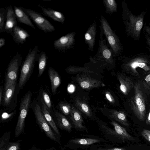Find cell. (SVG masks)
Instances as JSON below:
<instances>
[{
    "label": "cell",
    "mask_w": 150,
    "mask_h": 150,
    "mask_svg": "<svg viewBox=\"0 0 150 150\" xmlns=\"http://www.w3.org/2000/svg\"><path fill=\"white\" fill-rule=\"evenodd\" d=\"M39 50L36 45L33 48L30 47L24 62L22 65L18 83L19 90L25 86L33 72L36 61H37Z\"/></svg>",
    "instance_id": "cell-1"
},
{
    "label": "cell",
    "mask_w": 150,
    "mask_h": 150,
    "mask_svg": "<svg viewBox=\"0 0 150 150\" xmlns=\"http://www.w3.org/2000/svg\"><path fill=\"white\" fill-rule=\"evenodd\" d=\"M134 93L130 100V105L133 112L140 121H144L146 116V108L144 93L139 82L134 86Z\"/></svg>",
    "instance_id": "cell-2"
},
{
    "label": "cell",
    "mask_w": 150,
    "mask_h": 150,
    "mask_svg": "<svg viewBox=\"0 0 150 150\" xmlns=\"http://www.w3.org/2000/svg\"><path fill=\"white\" fill-rule=\"evenodd\" d=\"M22 56L17 53L11 58L6 69L3 88L4 91L13 83L17 82L18 73L21 65Z\"/></svg>",
    "instance_id": "cell-3"
},
{
    "label": "cell",
    "mask_w": 150,
    "mask_h": 150,
    "mask_svg": "<svg viewBox=\"0 0 150 150\" xmlns=\"http://www.w3.org/2000/svg\"><path fill=\"white\" fill-rule=\"evenodd\" d=\"M32 93L28 91L21 100L19 106V112L15 129V136H20L23 132L25 122L31 102Z\"/></svg>",
    "instance_id": "cell-4"
},
{
    "label": "cell",
    "mask_w": 150,
    "mask_h": 150,
    "mask_svg": "<svg viewBox=\"0 0 150 150\" xmlns=\"http://www.w3.org/2000/svg\"><path fill=\"white\" fill-rule=\"evenodd\" d=\"M100 32L97 52L93 58L95 60L100 61L105 63L112 64L115 56L108 45L106 40L103 38V33L100 28Z\"/></svg>",
    "instance_id": "cell-5"
},
{
    "label": "cell",
    "mask_w": 150,
    "mask_h": 150,
    "mask_svg": "<svg viewBox=\"0 0 150 150\" xmlns=\"http://www.w3.org/2000/svg\"><path fill=\"white\" fill-rule=\"evenodd\" d=\"M32 104L31 107L36 120L40 128L49 138L60 144L59 141L44 117L39 104L35 101Z\"/></svg>",
    "instance_id": "cell-6"
},
{
    "label": "cell",
    "mask_w": 150,
    "mask_h": 150,
    "mask_svg": "<svg viewBox=\"0 0 150 150\" xmlns=\"http://www.w3.org/2000/svg\"><path fill=\"white\" fill-rule=\"evenodd\" d=\"M100 22V28L106 38L108 45L116 55L120 49L117 37L107 20L103 16L101 17Z\"/></svg>",
    "instance_id": "cell-7"
},
{
    "label": "cell",
    "mask_w": 150,
    "mask_h": 150,
    "mask_svg": "<svg viewBox=\"0 0 150 150\" xmlns=\"http://www.w3.org/2000/svg\"><path fill=\"white\" fill-rule=\"evenodd\" d=\"M35 23L38 28L45 33L54 31L55 28L52 24L41 14L32 9L20 7Z\"/></svg>",
    "instance_id": "cell-8"
},
{
    "label": "cell",
    "mask_w": 150,
    "mask_h": 150,
    "mask_svg": "<svg viewBox=\"0 0 150 150\" xmlns=\"http://www.w3.org/2000/svg\"><path fill=\"white\" fill-rule=\"evenodd\" d=\"M76 34L74 32L69 33L55 40L53 43L54 48L62 52L71 49L75 44Z\"/></svg>",
    "instance_id": "cell-9"
},
{
    "label": "cell",
    "mask_w": 150,
    "mask_h": 150,
    "mask_svg": "<svg viewBox=\"0 0 150 150\" xmlns=\"http://www.w3.org/2000/svg\"><path fill=\"white\" fill-rule=\"evenodd\" d=\"M76 80L81 87L85 89L97 88L102 85L100 81L85 74L77 75Z\"/></svg>",
    "instance_id": "cell-10"
},
{
    "label": "cell",
    "mask_w": 150,
    "mask_h": 150,
    "mask_svg": "<svg viewBox=\"0 0 150 150\" xmlns=\"http://www.w3.org/2000/svg\"><path fill=\"white\" fill-rule=\"evenodd\" d=\"M52 113L53 119L56 125L60 129L70 132L72 126L65 117L54 107L52 108Z\"/></svg>",
    "instance_id": "cell-11"
},
{
    "label": "cell",
    "mask_w": 150,
    "mask_h": 150,
    "mask_svg": "<svg viewBox=\"0 0 150 150\" xmlns=\"http://www.w3.org/2000/svg\"><path fill=\"white\" fill-rule=\"evenodd\" d=\"M11 132H6L1 137L0 140V150H19L20 149L21 141L15 142L9 141Z\"/></svg>",
    "instance_id": "cell-12"
},
{
    "label": "cell",
    "mask_w": 150,
    "mask_h": 150,
    "mask_svg": "<svg viewBox=\"0 0 150 150\" xmlns=\"http://www.w3.org/2000/svg\"><path fill=\"white\" fill-rule=\"evenodd\" d=\"M118 79L120 83V89L125 95H127L134 87V84L129 77L120 73L117 74Z\"/></svg>",
    "instance_id": "cell-13"
},
{
    "label": "cell",
    "mask_w": 150,
    "mask_h": 150,
    "mask_svg": "<svg viewBox=\"0 0 150 150\" xmlns=\"http://www.w3.org/2000/svg\"><path fill=\"white\" fill-rule=\"evenodd\" d=\"M97 26L96 22L94 21L88 28L84 35L85 42L87 45L88 49L92 51L93 50L95 45Z\"/></svg>",
    "instance_id": "cell-14"
},
{
    "label": "cell",
    "mask_w": 150,
    "mask_h": 150,
    "mask_svg": "<svg viewBox=\"0 0 150 150\" xmlns=\"http://www.w3.org/2000/svg\"><path fill=\"white\" fill-rule=\"evenodd\" d=\"M6 20L4 32L12 35L14 28L17 25L16 18L13 9L11 5L7 7Z\"/></svg>",
    "instance_id": "cell-15"
},
{
    "label": "cell",
    "mask_w": 150,
    "mask_h": 150,
    "mask_svg": "<svg viewBox=\"0 0 150 150\" xmlns=\"http://www.w3.org/2000/svg\"><path fill=\"white\" fill-rule=\"evenodd\" d=\"M18 86L17 82L9 86L4 91L1 104L4 107H9L15 95L16 89Z\"/></svg>",
    "instance_id": "cell-16"
},
{
    "label": "cell",
    "mask_w": 150,
    "mask_h": 150,
    "mask_svg": "<svg viewBox=\"0 0 150 150\" xmlns=\"http://www.w3.org/2000/svg\"><path fill=\"white\" fill-rule=\"evenodd\" d=\"M11 35L14 41L19 45L23 44L30 35L25 30L17 25L14 28Z\"/></svg>",
    "instance_id": "cell-17"
},
{
    "label": "cell",
    "mask_w": 150,
    "mask_h": 150,
    "mask_svg": "<svg viewBox=\"0 0 150 150\" xmlns=\"http://www.w3.org/2000/svg\"><path fill=\"white\" fill-rule=\"evenodd\" d=\"M71 120L75 128L79 130H86L83 125V120L80 112L74 107H72L70 113Z\"/></svg>",
    "instance_id": "cell-18"
},
{
    "label": "cell",
    "mask_w": 150,
    "mask_h": 150,
    "mask_svg": "<svg viewBox=\"0 0 150 150\" xmlns=\"http://www.w3.org/2000/svg\"><path fill=\"white\" fill-rule=\"evenodd\" d=\"M13 10L18 21L35 29V27L28 15L20 7L14 6Z\"/></svg>",
    "instance_id": "cell-19"
},
{
    "label": "cell",
    "mask_w": 150,
    "mask_h": 150,
    "mask_svg": "<svg viewBox=\"0 0 150 150\" xmlns=\"http://www.w3.org/2000/svg\"><path fill=\"white\" fill-rule=\"evenodd\" d=\"M40 6L42 11V13L44 15L51 18L55 21L62 24L64 23L65 17L62 13L52 9L45 8L40 5Z\"/></svg>",
    "instance_id": "cell-20"
},
{
    "label": "cell",
    "mask_w": 150,
    "mask_h": 150,
    "mask_svg": "<svg viewBox=\"0 0 150 150\" xmlns=\"http://www.w3.org/2000/svg\"><path fill=\"white\" fill-rule=\"evenodd\" d=\"M48 75L51 82L52 93L53 95H54L61 84V79L58 72L52 67H49Z\"/></svg>",
    "instance_id": "cell-21"
},
{
    "label": "cell",
    "mask_w": 150,
    "mask_h": 150,
    "mask_svg": "<svg viewBox=\"0 0 150 150\" xmlns=\"http://www.w3.org/2000/svg\"><path fill=\"white\" fill-rule=\"evenodd\" d=\"M40 101L42 104V111L45 119L55 132L58 135H60L59 130L48 108L42 99H41Z\"/></svg>",
    "instance_id": "cell-22"
},
{
    "label": "cell",
    "mask_w": 150,
    "mask_h": 150,
    "mask_svg": "<svg viewBox=\"0 0 150 150\" xmlns=\"http://www.w3.org/2000/svg\"><path fill=\"white\" fill-rule=\"evenodd\" d=\"M110 123L113 126L115 133L119 138L123 140L130 141H133L134 140V138L127 132L124 127L117 122L112 121L110 122Z\"/></svg>",
    "instance_id": "cell-23"
},
{
    "label": "cell",
    "mask_w": 150,
    "mask_h": 150,
    "mask_svg": "<svg viewBox=\"0 0 150 150\" xmlns=\"http://www.w3.org/2000/svg\"><path fill=\"white\" fill-rule=\"evenodd\" d=\"M110 118L115 120L123 125L128 127L129 125L125 113L123 112L114 110L110 111Z\"/></svg>",
    "instance_id": "cell-24"
},
{
    "label": "cell",
    "mask_w": 150,
    "mask_h": 150,
    "mask_svg": "<svg viewBox=\"0 0 150 150\" xmlns=\"http://www.w3.org/2000/svg\"><path fill=\"white\" fill-rule=\"evenodd\" d=\"M75 105L78 110L87 117H91L92 116L91 111L88 105L77 96L75 99Z\"/></svg>",
    "instance_id": "cell-25"
},
{
    "label": "cell",
    "mask_w": 150,
    "mask_h": 150,
    "mask_svg": "<svg viewBox=\"0 0 150 150\" xmlns=\"http://www.w3.org/2000/svg\"><path fill=\"white\" fill-rule=\"evenodd\" d=\"M47 57L45 52L42 51L39 54L37 61L38 63V76L44 72L46 65Z\"/></svg>",
    "instance_id": "cell-26"
},
{
    "label": "cell",
    "mask_w": 150,
    "mask_h": 150,
    "mask_svg": "<svg viewBox=\"0 0 150 150\" xmlns=\"http://www.w3.org/2000/svg\"><path fill=\"white\" fill-rule=\"evenodd\" d=\"M130 67V69L127 70L128 73L135 76H137L136 68L137 67L143 68L145 71H150V68L147 67L145 63L143 62H134L132 63Z\"/></svg>",
    "instance_id": "cell-27"
},
{
    "label": "cell",
    "mask_w": 150,
    "mask_h": 150,
    "mask_svg": "<svg viewBox=\"0 0 150 150\" xmlns=\"http://www.w3.org/2000/svg\"><path fill=\"white\" fill-rule=\"evenodd\" d=\"M103 2L105 8L106 13L112 14L117 10V4L114 0H103Z\"/></svg>",
    "instance_id": "cell-28"
},
{
    "label": "cell",
    "mask_w": 150,
    "mask_h": 150,
    "mask_svg": "<svg viewBox=\"0 0 150 150\" xmlns=\"http://www.w3.org/2000/svg\"><path fill=\"white\" fill-rule=\"evenodd\" d=\"M70 142L73 143L84 145H89L98 143L100 140L94 139H72Z\"/></svg>",
    "instance_id": "cell-29"
},
{
    "label": "cell",
    "mask_w": 150,
    "mask_h": 150,
    "mask_svg": "<svg viewBox=\"0 0 150 150\" xmlns=\"http://www.w3.org/2000/svg\"><path fill=\"white\" fill-rule=\"evenodd\" d=\"M7 8L6 9L1 8L0 9V33L4 32L6 20Z\"/></svg>",
    "instance_id": "cell-30"
},
{
    "label": "cell",
    "mask_w": 150,
    "mask_h": 150,
    "mask_svg": "<svg viewBox=\"0 0 150 150\" xmlns=\"http://www.w3.org/2000/svg\"><path fill=\"white\" fill-rule=\"evenodd\" d=\"M58 107L65 115H70L72 107L68 103L64 101H60L59 103Z\"/></svg>",
    "instance_id": "cell-31"
},
{
    "label": "cell",
    "mask_w": 150,
    "mask_h": 150,
    "mask_svg": "<svg viewBox=\"0 0 150 150\" xmlns=\"http://www.w3.org/2000/svg\"><path fill=\"white\" fill-rule=\"evenodd\" d=\"M42 95L45 103L47 107L50 112H51L52 104L50 97L48 94L45 91L42 92Z\"/></svg>",
    "instance_id": "cell-32"
},
{
    "label": "cell",
    "mask_w": 150,
    "mask_h": 150,
    "mask_svg": "<svg viewBox=\"0 0 150 150\" xmlns=\"http://www.w3.org/2000/svg\"><path fill=\"white\" fill-rule=\"evenodd\" d=\"M142 84L145 89L150 91V73L144 78Z\"/></svg>",
    "instance_id": "cell-33"
},
{
    "label": "cell",
    "mask_w": 150,
    "mask_h": 150,
    "mask_svg": "<svg viewBox=\"0 0 150 150\" xmlns=\"http://www.w3.org/2000/svg\"><path fill=\"white\" fill-rule=\"evenodd\" d=\"M142 136L150 143V130L143 129L141 132Z\"/></svg>",
    "instance_id": "cell-34"
},
{
    "label": "cell",
    "mask_w": 150,
    "mask_h": 150,
    "mask_svg": "<svg viewBox=\"0 0 150 150\" xmlns=\"http://www.w3.org/2000/svg\"><path fill=\"white\" fill-rule=\"evenodd\" d=\"M105 95L106 98L110 102L112 103H114L115 102V99L109 92L106 91Z\"/></svg>",
    "instance_id": "cell-35"
},
{
    "label": "cell",
    "mask_w": 150,
    "mask_h": 150,
    "mask_svg": "<svg viewBox=\"0 0 150 150\" xmlns=\"http://www.w3.org/2000/svg\"><path fill=\"white\" fill-rule=\"evenodd\" d=\"M143 26L142 22L140 20L137 21L136 23V30L137 31H139L142 29Z\"/></svg>",
    "instance_id": "cell-36"
},
{
    "label": "cell",
    "mask_w": 150,
    "mask_h": 150,
    "mask_svg": "<svg viewBox=\"0 0 150 150\" xmlns=\"http://www.w3.org/2000/svg\"><path fill=\"white\" fill-rule=\"evenodd\" d=\"M145 122L146 125H150V109L147 114Z\"/></svg>",
    "instance_id": "cell-37"
},
{
    "label": "cell",
    "mask_w": 150,
    "mask_h": 150,
    "mask_svg": "<svg viewBox=\"0 0 150 150\" xmlns=\"http://www.w3.org/2000/svg\"><path fill=\"white\" fill-rule=\"evenodd\" d=\"M3 86L1 85L0 88V106L1 105L2 101L3 98Z\"/></svg>",
    "instance_id": "cell-38"
},
{
    "label": "cell",
    "mask_w": 150,
    "mask_h": 150,
    "mask_svg": "<svg viewBox=\"0 0 150 150\" xmlns=\"http://www.w3.org/2000/svg\"><path fill=\"white\" fill-rule=\"evenodd\" d=\"M6 44L5 39L3 38L0 39V48H1Z\"/></svg>",
    "instance_id": "cell-39"
},
{
    "label": "cell",
    "mask_w": 150,
    "mask_h": 150,
    "mask_svg": "<svg viewBox=\"0 0 150 150\" xmlns=\"http://www.w3.org/2000/svg\"><path fill=\"white\" fill-rule=\"evenodd\" d=\"M100 150H126L123 148H115L108 149H101Z\"/></svg>",
    "instance_id": "cell-40"
}]
</instances>
